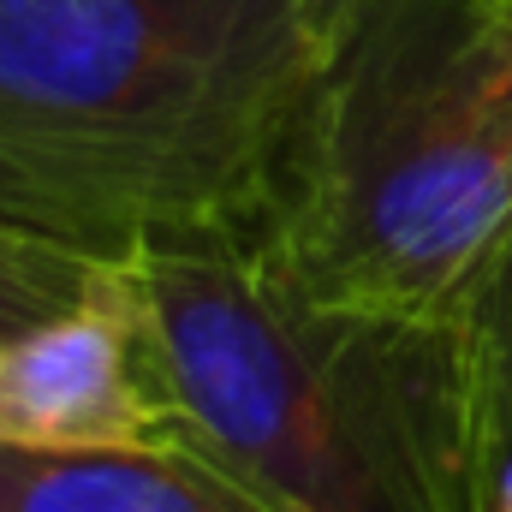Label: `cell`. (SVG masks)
I'll use <instances>...</instances> for the list:
<instances>
[{
    "label": "cell",
    "mask_w": 512,
    "mask_h": 512,
    "mask_svg": "<svg viewBox=\"0 0 512 512\" xmlns=\"http://www.w3.org/2000/svg\"><path fill=\"white\" fill-rule=\"evenodd\" d=\"M512 233V42L483 0H358L268 239L304 292L465 316Z\"/></svg>",
    "instance_id": "3"
},
{
    "label": "cell",
    "mask_w": 512,
    "mask_h": 512,
    "mask_svg": "<svg viewBox=\"0 0 512 512\" xmlns=\"http://www.w3.org/2000/svg\"><path fill=\"white\" fill-rule=\"evenodd\" d=\"M102 262L66 245H48L36 233H18L0 221V346L48 328L54 316H66L90 286H96Z\"/></svg>",
    "instance_id": "6"
},
{
    "label": "cell",
    "mask_w": 512,
    "mask_h": 512,
    "mask_svg": "<svg viewBox=\"0 0 512 512\" xmlns=\"http://www.w3.org/2000/svg\"><path fill=\"white\" fill-rule=\"evenodd\" d=\"M131 262L173 447L274 512H495L489 393L465 316L316 298L256 245Z\"/></svg>",
    "instance_id": "2"
},
{
    "label": "cell",
    "mask_w": 512,
    "mask_h": 512,
    "mask_svg": "<svg viewBox=\"0 0 512 512\" xmlns=\"http://www.w3.org/2000/svg\"><path fill=\"white\" fill-rule=\"evenodd\" d=\"M477 364H483V393H489V435H495V471L512 459V233L483 268L471 304H465Z\"/></svg>",
    "instance_id": "7"
},
{
    "label": "cell",
    "mask_w": 512,
    "mask_h": 512,
    "mask_svg": "<svg viewBox=\"0 0 512 512\" xmlns=\"http://www.w3.org/2000/svg\"><path fill=\"white\" fill-rule=\"evenodd\" d=\"M483 12H489V24L512 42V0H483Z\"/></svg>",
    "instance_id": "9"
},
{
    "label": "cell",
    "mask_w": 512,
    "mask_h": 512,
    "mask_svg": "<svg viewBox=\"0 0 512 512\" xmlns=\"http://www.w3.org/2000/svg\"><path fill=\"white\" fill-rule=\"evenodd\" d=\"M0 447H173L137 262H102L96 286L66 316L0 346Z\"/></svg>",
    "instance_id": "4"
},
{
    "label": "cell",
    "mask_w": 512,
    "mask_h": 512,
    "mask_svg": "<svg viewBox=\"0 0 512 512\" xmlns=\"http://www.w3.org/2000/svg\"><path fill=\"white\" fill-rule=\"evenodd\" d=\"M495 512H512V459H501L495 471Z\"/></svg>",
    "instance_id": "8"
},
{
    "label": "cell",
    "mask_w": 512,
    "mask_h": 512,
    "mask_svg": "<svg viewBox=\"0 0 512 512\" xmlns=\"http://www.w3.org/2000/svg\"><path fill=\"white\" fill-rule=\"evenodd\" d=\"M0 512H274L191 447H0Z\"/></svg>",
    "instance_id": "5"
},
{
    "label": "cell",
    "mask_w": 512,
    "mask_h": 512,
    "mask_svg": "<svg viewBox=\"0 0 512 512\" xmlns=\"http://www.w3.org/2000/svg\"><path fill=\"white\" fill-rule=\"evenodd\" d=\"M358 0H0V221L96 262L262 245Z\"/></svg>",
    "instance_id": "1"
}]
</instances>
